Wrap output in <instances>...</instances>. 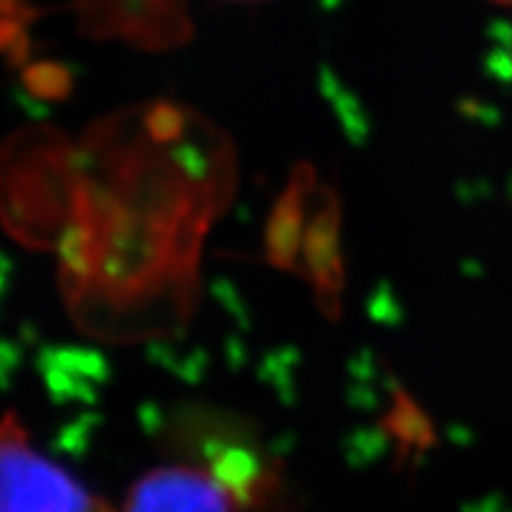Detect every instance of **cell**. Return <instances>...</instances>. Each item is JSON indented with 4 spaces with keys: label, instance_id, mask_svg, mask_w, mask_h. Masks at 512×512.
<instances>
[{
    "label": "cell",
    "instance_id": "7a4b0ae2",
    "mask_svg": "<svg viewBox=\"0 0 512 512\" xmlns=\"http://www.w3.org/2000/svg\"><path fill=\"white\" fill-rule=\"evenodd\" d=\"M313 211L306 223L304 245H302V273L309 280L316 302L323 313L337 318L342 304V209L337 197L330 190L316 188L313 192Z\"/></svg>",
    "mask_w": 512,
    "mask_h": 512
},
{
    "label": "cell",
    "instance_id": "ba28073f",
    "mask_svg": "<svg viewBox=\"0 0 512 512\" xmlns=\"http://www.w3.org/2000/svg\"><path fill=\"white\" fill-rule=\"evenodd\" d=\"M498 3H512V0H498Z\"/></svg>",
    "mask_w": 512,
    "mask_h": 512
},
{
    "label": "cell",
    "instance_id": "6da1fadb",
    "mask_svg": "<svg viewBox=\"0 0 512 512\" xmlns=\"http://www.w3.org/2000/svg\"><path fill=\"white\" fill-rule=\"evenodd\" d=\"M0 512H114L29 444L15 415L0 418Z\"/></svg>",
    "mask_w": 512,
    "mask_h": 512
},
{
    "label": "cell",
    "instance_id": "8992f818",
    "mask_svg": "<svg viewBox=\"0 0 512 512\" xmlns=\"http://www.w3.org/2000/svg\"><path fill=\"white\" fill-rule=\"evenodd\" d=\"M185 126H188V119L183 110H178L171 102H155L145 117L147 136L155 143H174L183 136Z\"/></svg>",
    "mask_w": 512,
    "mask_h": 512
},
{
    "label": "cell",
    "instance_id": "277c9868",
    "mask_svg": "<svg viewBox=\"0 0 512 512\" xmlns=\"http://www.w3.org/2000/svg\"><path fill=\"white\" fill-rule=\"evenodd\" d=\"M316 174L309 164H299L280 200L275 202L266 226V256L280 271L302 273V245L309 223Z\"/></svg>",
    "mask_w": 512,
    "mask_h": 512
},
{
    "label": "cell",
    "instance_id": "52a82bcc",
    "mask_svg": "<svg viewBox=\"0 0 512 512\" xmlns=\"http://www.w3.org/2000/svg\"><path fill=\"white\" fill-rule=\"evenodd\" d=\"M22 17L3 15L0 12V55L5 57V62L10 67H22L29 57V34L27 27H24Z\"/></svg>",
    "mask_w": 512,
    "mask_h": 512
},
{
    "label": "cell",
    "instance_id": "3957f363",
    "mask_svg": "<svg viewBox=\"0 0 512 512\" xmlns=\"http://www.w3.org/2000/svg\"><path fill=\"white\" fill-rule=\"evenodd\" d=\"M235 505L211 475L190 467H164L133 486L126 512H233Z\"/></svg>",
    "mask_w": 512,
    "mask_h": 512
},
{
    "label": "cell",
    "instance_id": "5b68a950",
    "mask_svg": "<svg viewBox=\"0 0 512 512\" xmlns=\"http://www.w3.org/2000/svg\"><path fill=\"white\" fill-rule=\"evenodd\" d=\"M22 83L34 98L60 102L67 100L74 91V72L62 62L38 60L24 67Z\"/></svg>",
    "mask_w": 512,
    "mask_h": 512
}]
</instances>
